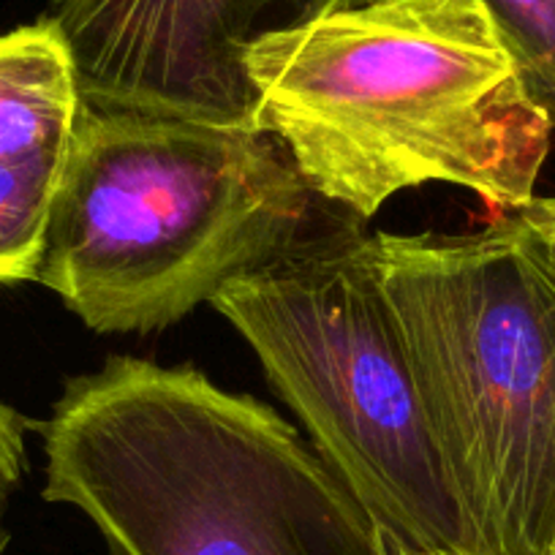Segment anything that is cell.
Returning a JSON list of instances; mask_svg holds the SVG:
<instances>
[{"mask_svg":"<svg viewBox=\"0 0 555 555\" xmlns=\"http://www.w3.org/2000/svg\"><path fill=\"white\" fill-rule=\"evenodd\" d=\"M378 539H382V553L384 555H434V553H428V550L414 547V544L405 542L403 537H398L392 528L382 526V522H378Z\"/></svg>","mask_w":555,"mask_h":555,"instance_id":"11","label":"cell"},{"mask_svg":"<svg viewBox=\"0 0 555 555\" xmlns=\"http://www.w3.org/2000/svg\"><path fill=\"white\" fill-rule=\"evenodd\" d=\"M512 212L526 227V232L537 243L539 254L555 272V196H533L526 207Z\"/></svg>","mask_w":555,"mask_h":555,"instance_id":"10","label":"cell"},{"mask_svg":"<svg viewBox=\"0 0 555 555\" xmlns=\"http://www.w3.org/2000/svg\"><path fill=\"white\" fill-rule=\"evenodd\" d=\"M41 430L44 499L82 512L112 555H384L311 441L194 367L109 357Z\"/></svg>","mask_w":555,"mask_h":555,"instance_id":"2","label":"cell"},{"mask_svg":"<svg viewBox=\"0 0 555 555\" xmlns=\"http://www.w3.org/2000/svg\"><path fill=\"white\" fill-rule=\"evenodd\" d=\"M520 82L555 131V0H479Z\"/></svg>","mask_w":555,"mask_h":555,"instance_id":"8","label":"cell"},{"mask_svg":"<svg viewBox=\"0 0 555 555\" xmlns=\"http://www.w3.org/2000/svg\"><path fill=\"white\" fill-rule=\"evenodd\" d=\"M479 555H555V272L515 216L371 234Z\"/></svg>","mask_w":555,"mask_h":555,"instance_id":"4","label":"cell"},{"mask_svg":"<svg viewBox=\"0 0 555 555\" xmlns=\"http://www.w3.org/2000/svg\"><path fill=\"white\" fill-rule=\"evenodd\" d=\"M82 106L50 17L0 36V284L36 278Z\"/></svg>","mask_w":555,"mask_h":555,"instance_id":"7","label":"cell"},{"mask_svg":"<svg viewBox=\"0 0 555 555\" xmlns=\"http://www.w3.org/2000/svg\"><path fill=\"white\" fill-rule=\"evenodd\" d=\"M349 218L259 128L85 104L34 281L95 333H151Z\"/></svg>","mask_w":555,"mask_h":555,"instance_id":"3","label":"cell"},{"mask_svg":"<svg viewBox=\"0 0 555 555\" xmlns=\"http://www.w3.org/2000/svg\"><path fill=\"white\" fill-rule=\"evenodd\" d=\"M365 0H57L79 95L93 109L254 126L248 55Z\"/></svg>","mask_w":555,"mask_h":555,"instance_id":"6","label":"cell"},{"mask_svg":"<svg viewBox=\"0 0 555 555\" xmlns=\"http://www.w3.org/2000/svg\"><path fill=\"white\" fill-rule=\"evenodd\" d=\"M362 223L317 234L210 306L382 526L434 555H479Z\"/></svg>","mask_w":555,"mask_h":555,"instance_id":"5","label":"cell"},{"mask_svg":"<svg viewBox=\"0 0 555 555\" xmlns=\"http://www.w3.org/2000/svg\"><path fill=\"white\" fill-rule=\"evenodd\" d=\"M254 128L308 189L367 221L389 196L452 183L520 210L550 153L547 117L479 0H365L248 55Z\"/></svg>","mask_w":555,"mask_h":555,"instance_id":"1","label":"cell"},{"mask_svg":"<svg viewBox=\"0 0 555 555\" xmlns=\"http://www.w3.org/2000/svg\"><path fill=\"white\" fill-rule=\"evenodd\" d=\"M25 468V423L7 403H0V555L7 553V509Z\"/></svg>","mask_w":555,"mask_h":555,"instance_id":"9","label":"cell"}]
</instances>
